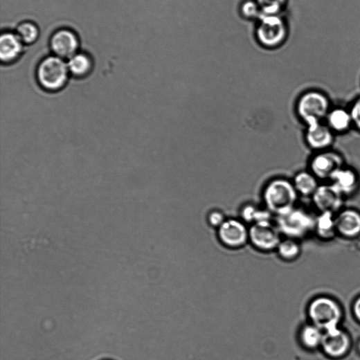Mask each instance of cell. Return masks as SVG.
Masks as SVG:
<instances>
[{
	"mask_svg": "<svg viewBox=\"0 0 360 360\" xmlns=\"http://www.w3.org/2000/svg\"><path fill=\"white\" fill-rule=\"evenodd\" d=\"M298 195L293 182L278 178L270 181L264 188L263 200L267 210L279 216L295 208Z\"/></svg>",
	"mask_w": 360,
	"mask_h": 360,
	"instance_id": "obj_1",
	"label": "cell"
},
{
	"mask_svg": "<svg viewBox=\"0 0 360 360\" xmlns=\"http://www.w3.org/2000/svg\"><path fill=\"white\" fill-rule=\"evenodd\" d=\"M242 217L244 220L253 223L263 220H269V214L267 211H263L251 204H248L242 208Z\"/></svg>",
	"mask_w": 360,
	"mask_h": 360,
	"instance_id": "obj_25",
	"label": "cell"
},
{
	"mask_svg": "<svg viewBox=\"0 0 360 360\" xmlns=\"http://www.w3.org/2000/svg\"><path fill=\"white\" fill-rule=\"evenodd\" d=\"M312 201L321 213H335L342 207L343 196L330 183L320 186L312 197Z\"/></svg>",
	"mask_w": 360,
	"mask_h": 360,
	"instance_id": "obj_10",
	"label": "cell"
},
{
	"mask_svg": "<svg viewBox=\"0 0 360 360\" xmlns=\"http://www.w3.org/2000/svg\"><path fill=\"white\" fill-rule=\"evenodd\" d=\"M342 156L334 152H323L315 155L310 161V172L318 179H330L343 166Z\"/></svg>",
	"mask_w": 360,
	"mask_h": 360,
	"instance_id": "obj_9",
	"label": "cell"
},
{
	"mask_svg": "<svg viewBox=\"0 0 360 360\" xmlns=\"http://www.w3.org/2000/svg\"><path fill=\"white\" fill-rule=\"evenodd\" d=\"M277 249L280 257L286 260L297 258L300 250L298 243L291 239L281 241Z\"/></svg>",
	"mask_w": 360,
	"mask_h": 360,
	"instance_id": "obj_23",
	"label": "cell"
},
{
	"mask_svg": "<svg viewBox=\"0 0 360 360\" xmlns=\"http://www.w3.org/2000/svg\"><path fill=\"white\" fill-rule=\"evenodd\" d=\"M278 217L280 229L292 237L304 236L315 228V219L306 211L296 207Z\"/></svg>",
	"mask_w": 360,
	"mask_h": 360,
	"instance_id": "obj_6",
	"label": "cell"
},
{
	"mask_svg": "<svg viewBox=\"0 0 360 360\" xmlns=\"http://www.w3.org/2000/svg\"><path fill=\"white\" fill-rule=\"evenodd\" d=\"M305 141L308 146L316 150H323L330 147L334 142L332 130L322 122L307 125Z\"/></svg>",
	"mask_w": 360,
	"mask_h": 360,
	"instance_id": "obj_12",
	"label": "cell"
},
{
	"mask_svg": "<svg viewBox=\"0 0 360 360\" xmlns=\"http://www.w3.org/2000/svg\"><path fill=\"white\" fill-rule=\"evenodd\" d=\"M353 311L355 318L359 322H360V297L355 300L353 306Z\"/></svg>",
	"mask_w": 360,
	"mask_h": 360,
	"instance_id": "obj_29",
	"label": "cell"
},
{
	"mask_svg": "<svg viewBox=\"0 0 360 360\" xmlns=\"http://www.w3.org/2000/svg\"><path fill=\"white\" fill-rule=\"evenodd\" d=\"M350 113L352 123L360 130V98L357 100L353 104L350 110Z\"/></svg>",
	"mask_w": 360,
	"mask_h": 360,
	"instance_id": "obj_28",
	"label": "cell"
},
{
	"mask_svg": "<svg viewBox=\"0 0 360 360\" xmlns=\"http://www.w3.org/2000/svg\"><path fill=\"white\" fill-rule=\"evenodd\" d=\"M336 231L346 237L360 234V213L353 209L344 210L336 217Z\"/></svg>",
	"mask_w": 360,
	"mask_h": 360,
	"instance_id": "obj_15",
	"label": "cell"
},
{
	"mask_svg": "<svg viewBox=\"0 0 360 360\" xmlns=\"http://www.w3.org/2000/svg\"><path fill=\"white\" fill-rule=\"evenodd\" d=\"M327 125L333 131L345 132L352 124L350 111L336 108L330 111L327 116Z\"/></svg>",
	"mask_w": 360,
	"mask_h": 360,
	"instance_id": "obj_18",
	"label": "cell"
},
{
	"mask_svg": "<svg viewBox=\"0 0 360 360\" xmlns=\"http://www.w3.org/2000/svg\"><path fill=\"white\" fill-rule=\"evenodd\" d=\"M288 29L280 15L261 16L255 30V36L261 46L276 49L281 46L287 37Z\"/></svg>",
	"mask_w": 360,
	"mask_h": 360,
	"instance_id": "obj_4",
	"label": "cell"
},
{
	"mask_svg": "<svg viewBox=\"0 0 360 360\" xmlns=\"http://www.w3.org/2000/svg\"><path fill=\"white\" fill-rule=\"evenodd\" d=\"M51 48L57 57L69 60L77 54L79 41L73 31L62 29L53 35Z\"/></svg>",
	"mask_w": 360,
	"mask_h": 360,
	"instance_id": "obj_11",
	"label": "cell"
},
{
	"mask_svg": "<svg viewBox=\"0 0 360 360\" xmlns=\"http://www.w3.org/2000/svg\"><path fill=\"white\" fill-rule=\"evenodd\" d=\"M249 240L255 248L263 251L277 249L282 241L278 228L269 219L253 224L249 229Z\"/></svg>",
	"mask_w": 360,
	"mask_h": 360,
	"instance_id": "obj_7",
	"label": "cell"
},
{
	"mask_svg": "<svg viewBox=\"0 0 360 360\" xmlns=\"http://www.w3.org/2000/svg\"><path fill=\"white\" fill-rule=\"evenodd\" d=\"M241 12L244 17L247 19H260L261 12L255 0H248L241 7Z\"/></svg>",
	"mask_w": 360,
	"mask_h": 360,
	"instance_id": "obj_26",
	"label": "cell"
},
{
	"mask_svg": "<svg viewBox=\"0 0 360 360\" xmlns=\"http://www.w3.org/2000/svg\"><path fill=\"white\" fill-rule=\"evenodd\" d=\"M208 222L211 226L215 228H219L224 222L225 217L223 213L219 210H213L208 215Z\"/></svg>",
	"mask_w": 360,
	"mask_h": 360,
	"instance_id": "obj_27",
	"label": "cell"
},
{
	"mask_svg": "<svg viewBox=\"0 0 360 360\" xmlns=\"http://www.w3.org/2000/svg\"><path fill=\"white\" fill-rule=\"evenodd\" d=\"M309 317L314 326L325 332L336 330L342 312L338 303L327 297H320L311 302Z\"/></svg>",
	"mask_w": 360,
	"mask_h": 360,
	"instance_id": "obj_3",
	"label": "cell"
},
{
	"mask_svg": "<svg viewBox=\"0 0 360 360\" xmlns=\"http://www.w3.org/2000/svg\"><path fill=\"white\" fill-rule=\"evenodd\" d=\"M287 0H255L261 16L279 15L286 6Z\"/></svg>",
	"mask_w": 360,
	"mask_h": 360,
	"instance_id": "obj_22",
	"label": "cell"
},
{
	"mask_svg": "<svg viewBox=\"0 0 360 360\" xmlns=\"http://www.w3.org/2000/svg\"><path fill=\"white\" fill-rule=\"evenodd\" d=\"M23 42L17 34L3 33L0 38V58L4 63H11L21 55Z\"/></svg>",
	"mask_w": 360,
	"mask_h": 360,
	"instance_id": "obj_16",
	"label": "cell"
},
{
	"mask_svg": "<svg viewBox=\"0 0 360 360\" xmlns=\"http://www.w3.org/2000/svg\"><path fill=\"white\" fill-rule=\"evenodd\" d=\"M17 35L23 42L30 44L37 39L39 30L35 24L26 21L18 26Z\"/></svg>",
	"mask_w": 360,
	"mask_h": 360,
	"instance_id": "obj_24",
	"label": "cell"
},
{
	"mask_svg": "<svg viewBox=\"0 0 360 360\" xmlns=\"http://www.w3.org/2000/svg\"><path fill=\"white\" fill-rule=\"evenodd\" d=\"M67 64L69 72L77 77L86 75L92 69L91 60L84 54H76L69 59Z\"/></svg>",
	"mask_w": 360,
	"mask_h": 360,
	"instance_id": "obj_20",
	"label": "cell"
},
{
	"mask_svg": "<svg viewBox=\"0 0 360 360\" xmlns=\"http://www.w3.org/2000/svg\"><path fill=\"white\" fill-rule=\"evenodd\" d=\"M293 184L298 195L304 197H312L320 186L318 178L307 171L298 172L294 179Z\"/></svg>",
	"mask_w": 360,
	"mask_h": 360,
	"instance_id": "obj_17",
	"label": "cell"
},
{
	"mask_svg": "<svg viewBox=\"0 0 360 360\" xmlns=\"http://www.w3.org/2000/svg\"><path fill=\"white\" fill-rule=\"evenodd\" d=\"M69 70L68 64L58 57L44 59L39 65L37 78L39 85L46 91H60L66 84Z\"/></svg>",
	"mask_w": 360,
	"mask_h": 360,
	"instance_id": "obj_2",
	"label": "cell"
},
{
	"mask_svg": "<svg viewBox=\"0 0 360 360\" xmlns=\"http://www.w3.org/2000/svg\"><path fill=\"white\" fill-rule=\"evenodd\" d=\"M321 345L328 356L339 358L348 351L350 340L347 334L337 329L332 332H326L323 334Z\"/></svg>",
	"mask_w": 360,
	"mask_h": 360,
	"instance_id": "obj_13",
	"label": "cell"
},
{
	"mask_svg": "<svg viewBox=\"0 0 360 360\" xmlns=\"http://www.w3.org/2000/svg\"><path fill=\"white\" fill-rule=\"evenodd\" d=\"M218 237L225 246L240 249L249 240V229L240 220L226 219L218 228Z\"/></svg>",
	"mask_w": 360,
	"mask_h": 360,
	"instance_id": "obj_8",
	"label": "cell"
},
{
	"mask_svg": "<svg viewBox=\"0 0 360 360\" xmlns=\"http://www.w3.org/2000/svg\"><path fill=\"white\" fill-rule=\"evenodd\" d=\"M328 98L317 91H309L303 94L297 103L299 117L307 125L322 122L326 118L330 111Z\"/></svg>",
	"mask_w": 360,
	"mask_h": 360,
	"instance_id": "obj_5",
	"label": "cell"
},
{
	"mask_svg": "<svg viewBox=\"0 0 360 360\" xmlns=\"http://www.w3.org/2000/svg\"><path fill=\"white\" fill-rule=\"evenodd\" d=\"M315 228L321 237H332L337 231L334 214L330 212L321 213L318 218L315 219Z\"/></svg>",
	"mask_w": 360,
	"mask_h": 360,
	"instance_id": "obj_19",
	"label": "cell"
},
{
	"mask_svg": "<svg viewBox=\"0 0 360 360\" xmlns=\"http://www.w3.org/2000/svg\"><path fill=\"white\" fill-rule=\"evenodd\" d=\"M331 184L343 197L355 192L359 186V178L352 169L341 168L337 170L330 179Z\"/></svg>",
	"mask_w": 360,
	"mask_h": 360,
	"instance_id": "obj_14",
	"label": "cell"
},
{
	"mask_svg": "<svg viewBox=\"0 0 360 360\" xmlns=\"http://www.w3.org/2000/svg\"><path fill=\"white\" fill-rule=\"evenodd\" d=\"M359 351H360V342H359Z\"/></svg>",
	"mask_w": 360,
	"mask_h": 360,
	"instance_id": "obj_30",
	"label": "cell"
},
{
	"mask_svg": "<svg viewBox=\"0 0 360 360\" xmlns=\"http://www.w3.org/2000/svg\"><path fill=\"white\" fill-rule=\"evenodd\" d=\"M316 326L307 325L301 331L300 339L303 344L308 348H317L322 343L323 334Z\"/></svg>",
	"mask_w": 360,
	"mask_h": 360,
	"instance_id": "obj_21",
	"label": "cell"
}]
</instances>
